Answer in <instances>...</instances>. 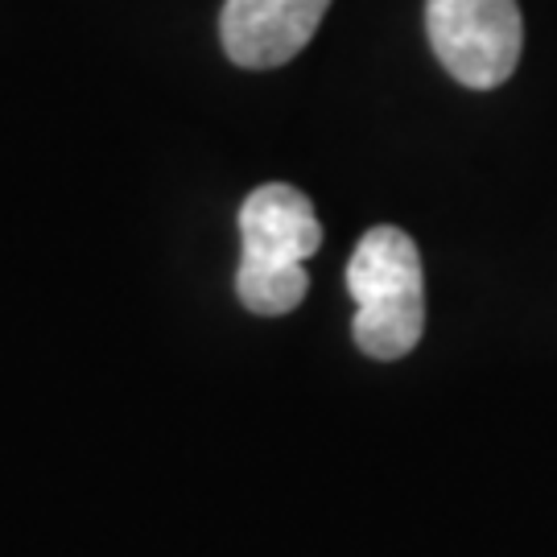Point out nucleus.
Returning a JSON list of instances; mask_svg holds the SVG:
<instances>
[{
  "instance_id": "f03ea898",
  "label": "nucleus",
  "mask_w": 557,
  "mask_h": 557,
  "mask_svg": "<svg viewBox=\"0 0 557 557\" xmlns=\"http://www.w3.org/2000/svg\"><path fill=\"white\" fill-rule=\"evenodd\" d=\"M347 289L356 298V343L372 359H400L425 331V273L413 236L380 223L363 232L347 260Z\"/></svg>"
},
{
  "instance_id": "f257e3e1",
  "label": "nucleus",
  "mask_w": 557,
  "mask_h": 557,
  "mask_svg": "<svg viewBox=\"0 0 557 557\" xmlns=\"http://www.w3.org/2000/svg\"><path fill=\"white\" fill-rule=\"evenodd\" d=\"M239 301L252 314H289L310 289L306 257H314L322 244L314 202L289 182L257 186L239 207Z\"/></svg>"
},
{
  "instance_id": "20e7f679",
  "label": "nucleus",
  "mask_w": 557,
  "mask_h": 557,
  "mask_svg": "<svg viewBox=\"0 0 557 557\" xmlns=\"http://www.w3.org/2000/svg\"><path fill=\"white\" fill-rule=\"evenodd\" d=\"M331 0H227L220 38L227 59L248 71H273L306 50Z\"/></svg>"
},
{
  "instance_id": "7ed1b4c3",
  "label": "nucleus",
  "mask_w": 557,
  "mask_h": 557,
  "mask_svg": "<svg viewBox=\"0 0 557 557\" xmlns=\"http://www.w3.org/2000/svg\"><path fill=\"white\" fill-rule=\"evenodd\" d=\"M425 29L438 62L462 87L492 91L512 79L524 46L517 0H425Z\"/></svg>"
}]
</instances>
